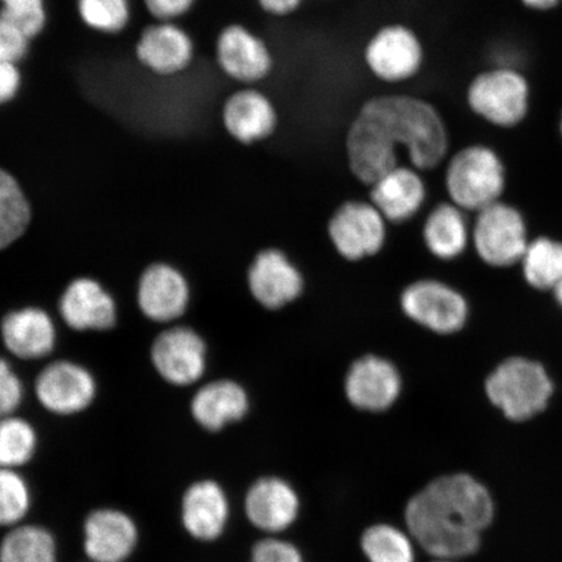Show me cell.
Listing matches in <instances>:
<instances>
[{
  "mask_svg": "<svg viewBox=\"0 0 562 562\" xmlns=\"http://www.w3.org/2000/svg\"><path fill=\"white\" fill-rule=\"evenodd\" d=\"M449 145L448 124L437 104L416 94H378L351 119L346 156L351 175L370 187L402 165V153L420 172L435 170L448 159Z\"/></svg>",
  "mask_w": 562,
  "mask_h": 562,
  "instance_id": "obj_1",
  "label": "cell"
},
{
  "mask_svg": "<svg viewBox=\"0 0 562 562\" xmlns=\"http://www.w3.org/2000/svg\"><path fill=\"white\" fill-rule=\"evenodd\" d=\"M494 502L486 487L469 474L440 476L406 505L407 529L424 550L438 560L468 558L494 519Z\"/></svg>",
  "mask_w": 562,
  "mask_h": 562,
  "instance_id": "obj_2",
  "label": "cell"
},
{
  "mask_svg": "<svg viewBox=\"0 0 562 562\" xmlns=\"http://www.w3.org/2000/svg\"><path fill=\"white\" fill-rule=\"evenodd\" d=\"M532 90L529 79L510 63L481 70L469 81L465 102L470 112L497 128L521 124L531 110Z\"/></svg>",
  "mask_w": 562,
  "mask_h": 562,
  "instance_id": "obj_3",
  "label": "cell"
},
{
  "mask_svg": "<svg viewBox=\"0 0 562 562\" xmlns=\"http://www.w3.org/2000/svg\"><path fill=\"white\" fill-rule=\"evenodd\" d=\"M505 187V167L490 146L462 147L448 159L446 188L449 199L463 211L486 209L498 202Z\"/></svg>",
  "mask_w": 562,
  "mask_h": 562,
  "instance_id": "obj_4",
  "label": "cell"
},
{
  "mask_svg": "<svg viewBox=\"0 0 562 562\" xmlns=\"http://www.w3.org/2000/svg\"><path fill=\"white\" fill-rule=\"evenodd\" d=\"M427 50L420 34L403 21H391L371 33L362 60L372 79L385 86L416 80L426 66Z\"/></svg>",
  "mask_w": 562,
  "mask_h": 562,
  "instance_id": "obj_5",
  "label": "cell"
},
{
  "mask_svg": "<svg viewBox=\"0 0 562 562\" xmlns=\"http://www.w3.org/2000/svg\"><path fill=\"white\" fill-rule=\"evenodd\" d=\"M553 384L542 364L515 357L498 364L486 382L490 402L510 420H529L542 413Z\"/></svg>",
  "mask_w": 562,
  "mask_h": 562,
  "instance_id": "obj_6",
  "label": "cell"
},
{
  "mask_svg": "<svg viewBox=\"0 0 562 562\" xmlns=\"http://www.w3.org/2000/svg\"><path fill=\"white\" fill-rule=\"evenodd\" d=\"M215 63L240 87H261L277 70V58L261 34L241 23L222 27L215 40Z\"/></svg>",
  "mask_w": 562,
  "mask_h": 562,
  "instance_id": "obj_7",
  "label": "cell"
},
{
  "mask_svg": "<svg viewBox=\"0 0 562 562\" xmlns=\"http://www.w3.org/2000/svg\"><path fill=\"white\" fill-rule=\"evenodd\" d=\"M400 307L417 326L437 335H453L465 327L469 305L453 286L437 279H418L400 294Z\"/></svg>",
  "mask_w": 562,
  "mask_h": 562,
  "instance_id": "obj_8",
  "label": "cell"
},
{
  "mask_svg": "<svg viewBox=\"0 0 562 562\" xmlns=\"http://www.w3.org/2000/svg\"><path fill=\"white\" fill-rule=\"evenodd\" d=\"M386 224L370 201H347L329 217L327 234L337 255L346 261L360 262L383 250Z\"/></svg>",
  "mask_w": 562,
  "mask_h": 562,
  "instance_id": "obj_9",
  "label": "cell"
},
{
  "mask_svg": "<svg viewBox=\"0 0 562 562\" xmlns=\"http://www.w3.org/2000/svg\"><path fill=\"white\" fill-rule=\"evenodd\" d=\"M472 238L482 261L495 267L522 261L529 246L521 214L502 202L477 213Z\"/></svg>",
  "mask_w": 562,
  "mask_h": 562,
  "instance_id": "obj_10",
  "label": "cell"
},
{
  "mask_svg": "<svg viewBox=\"0 0 562 562\" xmlns=\"http://www.w3.org/2000/svg\"><path fill=\"white\" fill-rule=\"evenodd\" d=\"M222 125L237 144L266 143L280 128V111L273 98L261 87H240L222 104Z\"/></svg>",
  "mask_w": 562,
  "mask_h": 562,
  "instance_id": "obj_11",
  "label": "cell"
},
{
  "mask_svg": "<svg viewBox=\"0 0 562 562\" xmlns=\"http://www.w3.org/2000/svg\"><path fill=\"white\" fill-rule=\"evenodd\" d=\"M402 391V372L389 358L379 355L358 357L344 378L348 402L362 412L382 413L391 409Z\"/></svg>",
  "mask_w": 562,
  "mask_h": 562,
  "instance_id": "obj_12",
  "label": "cell"
},
{
  "mask_svg": "<svg viewBox=\"0 0 562 562\" xmlns=\"http://www.w3.org/2000/svg\"><path fill=\"white\" fill-rule=\"evenodd\" d=\"M251 297L266 311L278 312L297 301L305 291V278L283 250L267 248L259 252L248 270Z\"/></svg>",
  "mask_w": 562,
  "mask_h": 562,
  "instance_id": "obj_13",
  "label": "cell"
},
{
  "mask_svg": "<svg viewBox=\"0 0 562 562\" xmlns=\"http://www.w3.org/2000/svg\"><path fill=\"white\" fill-rule=\"evenodd\" d=\"M206 342L187 327L168 329L157 337L151 349L154 368L166 382L173 385H192L205 374L207 364Z\"/></svg>",
  "mask_w": 562,
  "mask_h": 562,
  "instance_id": "obj_14",
  "label": "cell"
},
{
  "mask_svg": "<svg viewBox=\"0 0 562 562\" xmlns=\"http://www.w3.org/2000/svg\"><path fill=\"white\" fill-rule=\"evenodd\" d=\"M135 53L139 65L153 75L173 77L193 65L195 45L184 27L156 21L139 34Z\"/></svg>",
  "mask_w": 562,
  "mask_h": 562,
  "instance_id": "obj_15",
  "label": "cell"
},
{
  "mask_svg": "<svg viewBox=\"0 0 562 562\" xmlns=\"http://www.w3.org/2000/svg\"><path fill=\"white\" fill-rule=\"evenodd\" d=\"M40 403L59 416L86 411L95 397V382L87 369L72 362H55L35 382Z\"/></svg>",
  "mask_w": 562,
  "mask_h": 562,
  "instance_id": "obj_16",
  "label": "cell"
},
{
  "mask_svg": "<svg viewBox=\"0 0 562 562\" xmlns=\"http://www.w3.org/2000/svg\"><path fill=\"white\" fill-rule=\"evenodd\" d=\"M370 202L391 224H403L419 214L427 199L424 172L398 165L370 186Z\"/></svg>",
  "mask_w": 562,
  "mask_h": 562,
  "instance_id": "obj_17",
  "label": "cell"
},
{
  "mask_svg": "<svg viewBox=\"0 0 562 562\" xmlns=\"http://www.w3.org/2000/svg\"><path fill=\"white\" fill-rule=\"evenodd\" d=\"M189 304V286L173 267L158 263L144 272L138 284V306L147 318L168 323L184 315Z\"/></svg>",
  "mask_w": 562,
  "mask_h": 562,
  "instance_id": "obj_18",
  "label": "cell"
},
{
  "mask_svg": "<svg viewBox=\"0 0 562 562\" xmlns=\"http://www.w3.org/2000/svg\"><path fill=\"white\" fill-rule=\"evenodd\" d=\"M300 498L290 483L280 477H262L245 497V513L257 529L280 532L291 527L299 516Z\"/></svg>",
  "mask_w": 562,
  "mask_h": 562,
  "instance_id": "obj_19",
  "label": "cell"
},
{
  "mask_svg": "<svg viewBox=\"0 0 562 562\" xmlns=\"http://www.w3.org/2000/svg\"><path fill=\"white\" fill-rule=\"evenodd\" d=\"M86 552L93 562H124L135 551L137 526L125 513L100 509L87 518Z\"/></svg>",
  "mask_w": 562,
  "mask_h": 562,
  "instance_id": "obj_20",
  "label": "cell"
},
{
  "mask_svg": "<svg viewBox=\"0 0 562 562\" xmlns=\"http://www.w3.org/2000/svg\"><path fill=\"white\" fill-rule=\"evenodd\" d=\"M60 314L77 331H104L115 326L114 299L95 280L82 278L70 283L60 300Z\"/></svg>",
  "mask_w": 562,
  "mask_h": 562,
  "instance_id": "obj_21",
  "label": "cell"
},
{
  "mask_svg": "<svg viewBox=\"0 0 562 562\" xmlns=\"http://www.w3.org/2000/svg\"><path fill=\"white\" fill-rule=\"evenodd\" d=\"M228 517L226 492L214 481L194 483L182 497V524L195 539L210 542L220 538L226 529Z\"/></svg>",
  "mask_w": 562,
  "mask_h": 562,
  "instance_id": "obj_22",
  "label": "cell"
},
{
  "mask_svg": "<svg viewBox=\"0 0 562 562\" xmlns=\"http://www.w3.org/2000/svg\"><path fill=\"white\" fill-rule=\"evenodd\" d=\"M249 407L248 392L229 379L203 385L192 400L193 418L209 431H221L227 425L241 420Z\"/></svg>",
  "mask_w": 562,
  "mask_h": 562,
  "instance_id": "obj_23",
  "label": "cell"
},
{
  "mask_svg": "<svg viewBox=\"0 0 562 562\" xmlns=\"http://www.w3.org/2000/svg\"><path fill=\"white\" fill-rule=\"evenodd\" d=\"M4 346L21 360H37L52 353L55 327L48 314L41 308L26 307L12 312L2 323Z\"/></svg>",
  "mask_w": 562,
  "mask_h": 562,
  "instance_id": "obj_24",
  "label": "cell"
},
{
  "mask_svg": "<svg viewBox=\"0 0 562 562\" xmlns=\"http://www.w3.org/2000/svg\"><path fill=\"white\" fill-rule=\"evenodd\" d=\"M422 240L428 252L440 261H453L467 250L470 231L463 210L454 203H440L426 217Z\"/></svg>",
  "mask_w": 562,
  "mask_h": 562,
  "instance_id": "obj_25",
  "label": "cell"
},
{
  "mask_svg": "<svg viewBox=\"0 0 562 562\" xmlns=\"http://www.w3.org/2000/svg\"><path fill=\"white\" fill-rule=\"evenodd\" d=\"M0 562H56L52 533L40 526H18L0 543Z\"/></svg>",
  "mask_w": 562,
  "mask_h": 562,
  "instance_id": "obj_26",
  "label": "cell"
},
{
  "mask_svg": "<svg viewBox=\"0 0 562 562\" xmlns=\"http://www.w3.org/2000/svg\"><path fill=\"white\" fill-rule=\"evenodd\" d=\"M31 206L15 178L0 168V249L25 234L31 223Z\"/></svg>",
  "mask_w": 562,
  "mask_h": 562,
  "instance_id": "obj_27",
  "label": "cell"
},
{
  "mask_svg": "<svg viewBox=\"0 0 562 562\" xmlns=\"http://www.w3.org/2000/svg\"><path fill=\"white\" fill-rule=\"evenodd\" d=\"M524 273L537 290H553L562 279V244L538 238L527 246L522 258Z\"/></svg>",
  "mask_w": 562,
  "mask_h": 562,
  "instance_id": "obj_28",
  "label": "cell"
},
{
  "mask_svg": "<svg viewBox=\"0 0 562 562\" xmlns=\"http://www.w3.org/2000/svg\"><path fill=\"white\" fill-rule=\"evenodd\" d=\"M361 546L370 562H416L412 539L395 526H371L363 532Z\"/></svg>",
  "mask_w": 562,
  "mask_h": 562,
  "instance_id": "obj_29",
  "label": "cell"
},
{
  "mask_svg": "<svg viewBox=\"0 0 562 562\" xmlns=\"http://www.w3.org/2000/svg\"><path fill=\"white\" fill-rule=\"evenodd\" d=\"M37 448V435L32 425L16 417L0 419V469L25 465Z\"/></svg>",
  "mask_w": 562,
  "mask_h": 562,
  "instance_id": "obj_30",
  "label": "cell"
},
{
  "mask_svg": "<svg viewBox=\"0 0 562 562\" xmlns=\"http://www.w3.org/2000/svg\"><path fill=\"white\" fill-rule=\"evenodd\" d=\"M77 13L89 30L115 35L131 23L130 0H77Z\"/></svg>",
  "mask_w": 562,
  "mask_h": 562,
  "instance_id": "obj_31",
  "label": "cell"
},
{
  "mask_svg": "<svg viewBox=\"0 0 562 562\" xmlns=\"http://www.w3.org/2000/svg\"><path fill=\"white\" fill-rule=\"evenodd\" d=\"M31 508V492L15 470L0 469V527L16 526Z\"/></svg>",
  "mask_w": 562,
  "mask_h": 562,
  "instance_id": "obj_32",
  "label": "cell"
},
{
  "mask_svg": "<svg viewBox=\"0 0 562 562\" xmlns=\"http://www.w3.org/2000/svg\"><path fill=\"white\" fill-rule=\"evenodd\" d=\"M0 13L18 25L31 40L38 37L47 25L45 0H0Z\"/></svg>",
  "mask_w": 562,
  "mask_h": 562,
  "instance_id": "obj_33",
  "label": "cell"
},
{
  "mask_svg": "<svg viewBox=\"0 0 562 562\" xmlns=\"http://www.w3.org/2000/svg\"><path fill=\"white\" fill-rule=\"evenodd\" d=\"M31 38L0 13V61L20 65L30 53Z\"/></svg>",
  "mask_w": 562,
  "mask_h": 562,
  "instance_id": "obj_34",
  "label": "cell"
},
{
  "mask_svg": "<svg viewBox=\"0 0 562 562\" xmlns=\"http://www.w3.org/2000/svg\"><path fill=\"white\" fill-rule=\"evenodd\" d=\"M23 400V384L10 364L0 358V419L12 416Z\"/></svg>",
  "mask_w": 562,
  "mask_h": 562,
  "instance_id": "obj_35",
  "label": "cell"
},
{
  "mask_svg": "<svg viewBox=\"0 0 562 562\" xmlns=\"http://www.w3.org/2000/svg\"><path fill=\"white\" fill-rule=\"evenodd\" d=\"M250 562H304L296 547L285 540L265 539L252 548Z\"/></svg>",
  "mask_w": 562,
  "mask_h": 562,
  "instance_id": "obj_36",
  "label": "cell"
},
{
  "mask_svg": "<svg viewBox=\"0 0 562 562\" xmlns=\"http://www.w3.org/2000/svg\"><path fill=\"white\" fill-rule=\"evenodd\" d=\"M196 0H144L145 9L156 21L176 23L194 9Z\"/></svg>",
  "mask_w": 562,
  "mask_h": 562,
  "instance_id": "obj_37",
  "label": "cell"
},
{
  "mask_svg": "<svg viewBox=\"0 0 562 562\" xmlns=\"http://www.w3.org/2000/svg\"><path fill=\"white\" fill-rule=\"evenodd\" d=\"M23 87V75L18 65L0 61V105L12 102Z\"/></svg>",
  "mask_w": 562,
  "mask_h": 562,
  "instance_id": "obj_38",
  "label": "cell"
},
{
  "mask_svg": "<svg viewBox=\"0 0 562 562\" xmlns=\"http://www.w3.org/2000/svg\"><path fill=\"white\" fill-rule=\"evenodd\" d=\"M258 9L272 19H288L304 7L307 0H255Z\"/></svg>",
  "mask_w": 562,
  "mask_h": 562,
  "instance_id": "obj_39",
  "label": "cell"
},
{
  "mask_svg": "<svg viewBox=\"0 0 562 562\" xmlns=\"http://www.w3.org/2000/svg\"><path fill=\"white\" fill-rule=\"evenodd\" d=\"M521 3L531 11L547 12L558 9L562 0H521Z\"/></svg>",
  "mask_w": 562,
  "mask_h": 562,
  "instance_id": "obj_40",
  "label": "cell"
},
{
  "mask_svg": "<svg viewBox=\"0 0 562 562\" xmlns=\"http://www.w3.org/2000/svg\"><path fill=\"white\" fill-rule=\"evenodd\" d=\"M554 296L562 305V279L559 281L558 285L553 288Z\"/></svg>",
  "mask_w": 562,
  "mask_h": 562,
  "instance_id": "obj_41",
  "label": "cell"
},
{
  "mask_svg": "<svg viewBox=\"0 0 562 562\" xmlns=\"http://www.w3.org/2000/svg\"><path fill=\"white\" fill-rule=\"evenodd\" d=\"M560 132H561V136H562V111H561V115H560Z\"/></svg>",
  "mask_w": 562,
  "mask_h": 562,
  "instance_id": "obj_42",
  "label": "cell"
},
{
  "mask_svg": "<svg viewBox=\"0 0 562 562\" xmlns=\"http://www.w3.org/2000/svg\"><path fill=\"white\" fill-rule=\"evenodd\" d=\"M435 562H454V560H438V561H435Z\"/></svg>",
  "mask_w": 562,
  "mask_h": 562,
  "instance_id": "obj_43",
  "label": "cell"
}]
</instances>
